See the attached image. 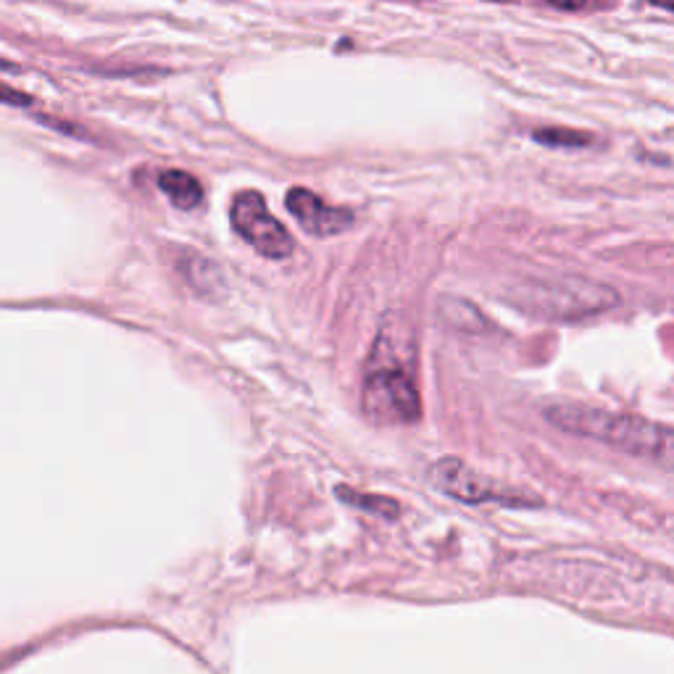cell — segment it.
I'll list each match as a JSON object with an SVG mask.
<instances>
[{"instance_id":"cell-5","label":"cell","mask_w":674,"mask_h":674,"mask_svg":"<svg viewBox=\"0 0 674 674\" xmlns=\"http://www.w3.org/2000/svg\"><path fill=\"white\" fill-rule=\"evenodd\" d=\"M285 206L308 235L316 238H333L354 224V214L348 209H335V206L322 201L319 196H314L308 188L287 190Z\"/></svg>"},{"instance_id":"cell-1","label":"cell","mask_w":674,"mask_h":674,"mask_svg":"<svg viewBox=\"0 0 674 674\" xmlns=\"http://www.w3.org/2000/svg\"><path fill=\"white\" fill-rule=\"evenodd\" d=\"M546 419L569 435L598 440L630 456L670 459L672 432L643 417L569 401L548 406Z\"/></svg>"},{"instance_id":"cell-11","label":"cell","mask_w":674,"mask_h":674,"mask_svg":"<svg viewBox=\"0 0 674 674\" xmlns=\"http://www.w3.org/2000/svg\"><path fill=\"white\" fill-rule=\"evenodd\" d=\"M548 3L556 6V9H561V11H577V9H582L588 0H548Z\"/></svg>"},{"instance_id":"cell-10","label":"cell","mask_w":674,"mask_h":674,"mask_svg":"<svg viewBox=\"0 0 674 674\" xmlns=\"http://www.w3.org/2000/svg\"><path fill=\"white\" fill-rule=\"evenodd\" d=\"M0 103H9V106H30L32 98L27 93L17 91V87L0 82Z\"/></svg>"},{"instance_id":"cell-4","label":"cell","mask_w":674,"mask_h":674,"mask_svg":"<svg viewBox=\"0 0 674 674\" xmlns=\"http://www.w3.org/2000/svg\"><path fill=\"white\" fill-rule=\"evenodd\" d=\"M430 480L438 491L453 495V498L466 501V504H498L506 506H525V504H540L533 495L517 493V491H504L501 485H495L493 480L483 477L480 472H474L470 464H464L461 459H438L430 470Z\"/></svg>"},{"instance_id":"cell-7","label":"cell","mask_w":674,"mask_h":674,"mask_svg":"<svg viewBox=\"0 0 674 674\" xmlns=\"http://www.w3.org/2000/svg\"><path fill=\"white\" fill-rule=\"evenodd\" d=\"M185 259H188V266H185V277L190 280V285L196 287L198 293L209 295V298H211V295L224 291L222 272H219L217 266L211 264V261L196 256V251H190Z\"/></svg>"},{"instance_id":"cell-12","label":"cell","mask_w":674,"mask_h":674,"mask_svg":"<svg viewBox=\"0 0 674 674\" xmlns=\"http://www.w3.org/2000/svg\"><path fill=\"white\" fill-rule=\"evenodd\" d=\"M653 6H659V9H664V11H672L674 9V0H651Z\"/></svg>"},{"instance_id":"cell-9","label":"cell","mask_w":674,"mask_h":674,"mask_svg":"<svg viewBox=\"0 0 674 674\" xmlns=\"http://www.w3.org/2000/svg\"><path fill=\"white\" fill-rule=\"evenodd\" d=\"M535 140L543 143V146H561V148H585L593 143V135L588 133H577V129H564V127H546V129H535Z\"/></svg>"},{"instance_id":"cell-3","label":"cell","mask_w":674,"mask_h":674,"mask_svg":"<svg viewBox=\"0 0 674 674\" xmlns=\"http://www.w3.org/2000/svg\"><path fill=\"white\" fill-rule=\"evenodd\" d=\"M230 222L235 227L238 235L243 238L248 245L256 248L264 259L282 261L293 256L295 240L291 232H287V227L272 214L261 192H238L230 209Z\"/></svg>"},{"instance_id":"cell-8","label":"cell","mask_w":674,"mask_h":674,"mask_svg":"<svg viewBox=\"0 0 674 674\" xmlns=\"http://www.w3.org/2000/svg\"><path fill=\"white\" fill-rule=\"evenodd\" d=\"M335 495L340 501H346L348 506L361 508V512H369V514H380V517H385V519H396L398 514H401V504H398V501H393V498H385V495L356 493L346 485L337 487Z\"/></svg>"},{"instance_id":"cell-6","label":"cell","mask_w":674,"mask_h":674,"mask_svg":"<svg viewBox=\"0 0 674 674\" xmlns=\"http://www.w3.org/2000/svg\"><path fill=\"white\" fill-rule=\"evenodd\" d=\"M158 188L180 211H192L203 203V185L182 169H167L158 175Z\"/></svg>"},{"instance_id":"cell-2","label":"cell","mask_w":674,"mask_h":674,"mask_svg":"<svg viewBox=\"0 0 674 674\" xmlns=\"http://www.w3.org/2000/svg\"><path fill=\"white\" fill-rule=\"evenodd\" d=\"M364 414L375 424H417L422 417V398L411 375L396 361L385 359L375 346L364 380Z\"/></svg>"}]
</instances>
